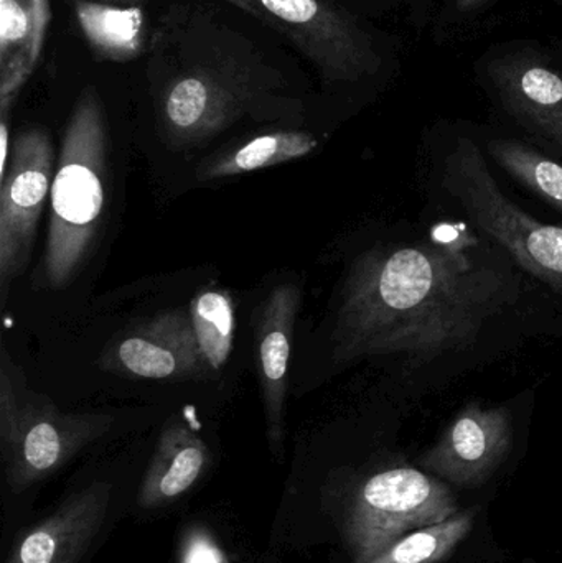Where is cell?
<instances>
[{"label":"cell","mask_w":562,"mask_h":563,"mask_svg":"<svg viewBox=\"0 0 562 563\" xmlns=\"http://www.w3.org/2000/svg\"><path fill=\"white\" fill-rule=\"evenodd\" d=\"M111 501V483L95 482L73 493L15 539L3 563L81 562L108 518Z\"/></svg>","instance_id":"obj_11"},{"label":"cell","mask_w":562,"mask_h":563,"mask_svg":"<svg viewBox=\"0 0 562 563\" xmlns=\"http://www.w3.org/2000/svg\"><path fill=\"white\" fill-rule=\"evenodd\" d=\"M109 135L101 99L86 88L63 135L49 194L43 282L66 287L91 253L101 228Z\"/></svg>","instance_id":"obj_2"},{"label":"cell","mask_w":562,"mask_h":563,"mask_svg":"<svg viewBox=\"0 0 562 563\" xmlns=\"http://www.w3.org/2000/svg\"><path fill=\"white\" fill-rule=\"evenodd\" d=\"M491 76L507 111L562 148V71L527 56H510L492 63Z\"/></svg>","instance_id":"obj_13"},{"label":"cell","mask_w":562,"mask_h":563,"mask_svg":"<svg viewBox=\"0 0 562 563\" xmlns=\"http://www.w3.org/2000/svg\"><path fill=\"white\" fill-rule=\"evenodd\" d=\"M475 512L459 511L438 525L416 529L362 563H439L454 554L474 529Z\"/></svg>","instance_id":"obj_19"},{"label":"cell","mask_w":562,"mask_h":563,"mask_svg":"<svg viewBox=\"0 0 562 563\" xmlns=\"http://www.w3.org/2000/svg\"><path fill=\"white\" fill-rule=\"evenodd\" d=\"M488 154L518 184L524 185L531 194L562 213V164L560 162L553 161L524 142L511 141V139H495L488 142Z\"/></svg>","instance_id":"obj_20"},{"label":"cell","mask_w":562,"mask_h":563,"mask_svg":"<svg viewBox=\"0 0 562 563\" xmlns=\"http://www.w3.org/2000/svg\"><path fill=\"white\" fill-rule=\"evenodd\" d=\"M451 489L421 470L399 466L366 479L350 506L345 538L353 561L362 563L403 536L458 515Z\"/></svg>","instance_id":"obj_5"},{"label":"cell","mask_w":562,"mask_h":563,"mask_svg":"<svg viewBox=\"0 0 562 563\" xmlns=\"http://www.w3.org/2000/svg\"><path fill=\"white\" fill-rule=\"evenodd\" d=\"M286 36L327 81L375 75L382 58L365 30L330 0H224Z\"/></svg>","instance_id":"obj_6"},{"label":"cell","mask_w":562,"mask_h":563,"mask_svg":"<svg viewBox=\"0 0 562 563\" xmlns=\"http://www.w3.org/2000/svg\"><path fill=\"white\" fill-rule=\"evenodd\" d=\"M210 462V449L188 420H168L139 488V506L152 511L177 501L194 488Z\"/></svg>","instance_id":"obj_14"},{"label":"cell","mask_w":562,"mask_h":563,"mask_svg":"<svg viewBox=\"0 0 562 563\" xmlns=\"http://www.w3.org/2000/svg\"><path fill=\"white\" fill-rule=\"evenodd\" d=\"M53 145L43 129H25L12 144L9 168L0 187V295L25 271L36 224L52 194Z\"/></svg>","instance_id":"obj_8"},{"label":"cell","mask_w":562,"mask_h":563,"mask_svg":"<svg viewBox=\"0 0 562 563\" xmlns=\"http://www.w3.org/2000/svg\"><path fill=\"white\" fill-rule=\"evenodd\" d=\"M180 561L181 563H228L217 542L201 529H191L188 532L181 545Z\"/></svg>","instance_id":"obj_21"},{"label":"cell","mask_w":562,"mask_h":563,"mask_svg":"<svg viewBox=\"0 0 562 563\" xmlns=\"http://www.w3.org/2000/svg\"><path fill=\"white\" fill-rule=\"evenodd\" d=\"M487 2V0H458V9L459 10H471L474 7L482 5V3Z\"/></svg>","instance_id":"obj_23"},{"label":"cell","mask_w":562,"mask_h":563,"mask_svg":"<svg viewBox=\"0 0 562 563\" xmlns=\"http://www.w3.org/2000/svg\"><path fill=\"white\" fill-rule=\"evenodd\" d=\"M108 2H119L121 5H124V3L137 2V0H108Z\"/></svg>","instance_id":"obj_24"},{"label":"cell","mask_w":562,"mask_h":563,"mask_svg":"<svg viewBox=\"0 0 562 563\" xmlns=\"http://www.w3.org/2000/svg\"><path fill=\"white\" fill-rule=\"evenodd\" d=\"M188 313L208 369L220 373L230 360L236 334L233 295L224 288H203L190 301Z\"/></svg>","instance_id":"obj_18"},{"label":"cell","mask_w":562,"mask_h":563,"mask_svg":"<svg viewBox=\"0 0 562 563\" xmlns=\"http://www.w3.org/2000/svg\"><path fill=\"white\" fill-rule=\"evenodd\" d=\"M79 29L98 58L129 62L145 43L144 12L134 5H112L96 0H73Z\"/></svg>","instance_id":"obj_16"},{"label":"cell","mask_w":562,"mask_h":563,"mask_svg":"<svg viewBox=\"0 0 562 563\" xmlns=\"http://www.w3.org/2000/svg\"><path fill=\"white\" fill-rule=\"evenodd\" d=\"M250 66L231 58L188 66L158 98V125L172 147L213 137L250 111L263 92Z\"/></svg>","instance_id":"obj_7"},{"label":"cell","mask_w":562,"mask_h":563,"mask_svg":"<svg viewBox=\"0 0 562 563\" xmlns=\"http://www.w3.org/2000/svg\"><path fill=\"white\" fill-rule=\"evenodd\" d=\"M109 413L63 412L26 383L9 350H0V450L5 482L22 493L55 475L111 430Z\"/></svg>","instance_id":"obj_3"},{"label":"cell","mask_w":562,"mask_h":563,"mask_svg":"<svg viewBox=\"0 0 562 563\" xmlns=\"http://www.w3.org/2000/svg\"><path fill=\"white\" fill-rule=\"evenodd\" d=\"M48 0H0V111L7 115L42 55Z\"/></svg>","instance_id":"obj_15"},{"label":"cell","mask_w":562,"mask_h":563,"mask_svg":"<svg viewBox=\"0 0 562 563\" xmlns=\"http://www.w3.org/2000/svg\"><path fill=\"white\" fill-rule=\"evenodd\" d=\"M514 416L507 407L471 402L458 413L441 439L419 459L429 475L462 488L482 486L510 455Z\"/></svg>","instance_id":"obj_9"},{"label":"cell","mask_w":562,"mask_h":563,"mask_svg":"<svg viewBox=\"0 0 562 563\" xmlns=\"http://www.w3.org/2000/svg\"><path fill=\"white\" fill-rule=\"evenodd\" d=\"M0 181L5 178L7 168H9V125H7V115H2V124H0Z\"/></svg>","instance_id":"obj_22"},{"label":"cell","mask_w":562,"mask_h":563,"mask_svg":"<svg viewBox=\"0 0 562 563\" xmlns=\"http://www.w3.org/2000/svg\"><path fill=\"white\" fill-rule=\"evenodd\" d=\"M99 366L134 379H198L210 376L185 308L165 310L115 340Z\"/></svg>","instance_id":"obj_10"},{"label":"cell","mask_w":562,"mask_h":563,"mask_svg":"<svg viewBox=\"0 0 562 563\" xmlns=\"http://www.w3.org/2000/svg\"><path fill=\"white\" fill-rule=\"evenodd\" d=\"M319 147L316 135L304 131H273L214 155L198 172L200 180L241 177L307 157Z\"/></svg>","instance_id":"obj_17"},{"label":"cell","mask_w":562,"mask_h":563,"mask_svg":"<svg viewBox=\"0 0 562 563\" xmlns=\"http://www.w3.org/2000/svg\"><path fill=\"white\" fill-rule=\"evenodd\" d=\"M442 185L472 228L535 279L562 295V227L541 223L510 200L474 141L461 137L449 152Z\"/></svg>","instance_id":"obj_4"},{"label":"cell","mask_w":562,"mask_h":563,"mask_svg":"<svg viewBox=\"0 0 562 563\" xmlns=\"http://www.w3.org/2000/svg\"><path fill=\"white\" fill-rule=\"evenodd\" d=\"M300 298L299 287L293 282L277 285L267 295L257 320V373L266 413L267 440L279 460L284 455V413Z\"/></svg>","instance_id":"obj_12"},{"label":"cell","mask_w":562,"mask_h":563,"mask_svg":"<svg viewBox=\"0 0 562 563\" xmlns=\"http://www.w3.org/2000/svg\"><path fill=\"white\" fill-rule=\"evenodd\" d=\"M518 295L514 277L482 257L481 241L462 223L444 224L416 244L372 247L343 285L333 361L434 360L467 350Z\"/></svg>","instance_id":"obj_1"}]
</instances>
